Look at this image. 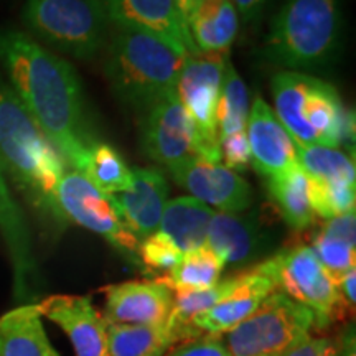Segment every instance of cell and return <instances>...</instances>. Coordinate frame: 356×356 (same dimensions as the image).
<instances>
[{"mask_svg":"<svg viewBox=\"0 0 356 356\" xmlns=\"http://www.w3.org/2000/svg\"><path fill=\"white\" fill-rule=\"evenodd\" d=\"M0 63L43 136L78 172L97 139L73 66L19 30H0Z\"/></svg>","mask_w":356,"mask_h":356,"instance_id":"obj_1","label":"cell"},{"mask_svg":"<svg viewBox=\"0 0 356 356\" xmlns=\"http://www.w3.org/2000/svg\"><path fill=\"white\" fill-rule=\"evenodd\" d=\"M0 165L40 213L60 225L56 188L65 162L0 74Z\"/></svg>","mask_w":356,"mask_h":356,"instance_id":"obj_2","label":"cell"},{"mask_svg":"<svg viewBox=\"0 0 356 356\" xmlns=\"http://www.w3.org/2000/svg\"><path fill=\"white\" fill-rule=\"evenodd\" d=\"M106 48V78L115 96L139 118L177 92L178 76L188 55H180L152 35L121 29Z\"/></svg>","mask_w":356,"mask_h":356,"instance_id":"obj_3","label":"cell"},{"mask_svg":"<svg viewBox=\"0 0 356 356\" xmlns=\"http://www.w3.org/2000/svg\"><path fill=\"white\" fill-rule=\"evenodd\" d=\"M274 114L292 137L293 144L338 149L355 139V115L341 104L335 86L323 79L280 71L270 81Z\"/></svg>","mask_w":356,"mask_h":356,"instance_id":"obj_4","label":"cell"},{"mask_svg":"<svg viewBox=\"0 0 356 356\" xmlns=\"http://www.w3.org/2000/svg\"><path fill=\"white\" fill-rule=\"evenodd\" d=\"M340 24L338 0H287L267 35L266 55L292 71L322 68L337 50Z\"/></svg>","mask_w":356,"mask_h":356,"instance_id":"obj_5","label":"cell"},{"mask_svg":"<svg viewBox=\"0 0 356 356\" xmlns=\"http://www.w3.org/2000/svg\"><path fill=\"white\" fill-rule=\"evenodd\" d=\"M22 17L40 40L79 60L108 43L111 20L102 0H26Z\"/></svg>","mask_w":356,"mask_h":356,"instance_id":"obj_6","label":"cell"},{"mask_svg":"<svg viewBox=\"0 0 356 356\" xmlns=\"http://www.w3.org/2000/svg\"><path fill=\"white\" fill-rule=\"evenodd\" d=\"M315 328L314 314L282 292H273L249 317L226 333L231 356H287Z\"/></svg>","mask_w":356,"mask_h":356,"instance_id":"obj_7","label":"cell"},{"mask_svg":"<svg viewBox=\"0 0 356 356\" xmlns=\"http://www.w3.org/2000/svg\"><path fill=\"white\" fill-rule=\"evenodd\" d=\"M259 267L282 293L314 314L315 328L323 330L346 315L350 307L335 279L325 269L310 246L296 244L262 261Z\"/></svg>","mask_w":356,"mask_h":356,"instance_id":"obj_8","label":"cell"},{"mask_svg":"<svg viewBox=\"0 0 356 356\" xmlns=\"http://www.w3.org/2000/svg\"><path fill=\"white\" fill-rule=\"evenodd\" d=\"M226 53H190L177 83V96L198 134V154L208 162H220L216 111L228 66Z\"/></svg>","mask_w":356,"mask_h":356,"instance_id":"obj_9","label":"cell"},{"mask_svg":"<svg viewBox=\"0 0 356 356\" xmlns=\"http://www.w3.org/2000/svg\"><path fill=\"white\" fill-rule=\"evenodd\" d=\"M55 198L60 225L73 222L92 231L129 261L139 262L140 241L124 226L108 195L101 193L81 173H65Z\"/></svg>","mask_w":356,"mask_h":356,"instance_id":"obj_10","label":"cell"},{"mask_svg":"<svg viewBox=\"0 0 356 356\" xmlns=\"http://www.w3.org/2000/svg\"><path fill=\"white\" fill-rule=\"evenodd\" d=\"M140 147L147 157L168 172L200 157L197 129L177 92L140 118Z\"/></svg>","mask_w":356,"mask_h":356,"instance_id":"obj_11","label":"cell"},{"mask_svg":"<svg viewBox=\"0 0 356 356\" xmlns=\"http://www.w3.org/2000/svg\"><path fill=\"white\" fill-rule=\"evenodd\" d=\"M173 180L193 198L222 213H244L252 204L251 185L220 162L190 159L170 172Z\"/></svg>","mask_w":356,"mask_h":356,"instance_id":"obj_12","label":"cell"},{"mask_svg":"<svg viewBox=\"0 0 356 356\" xmlns=\"http://www.w3.org/2000/svg\"><path fill=\"white\" fill-rule=\"evenodd\" d=\"M111 24L165 42L180 53H197L190 32L173 0H102Z\"/></svg>","mask_w":356,"mask_h":356,"instance_id":"obj_13","label":"cell"},{"mask_svg":"<svg viewBox=\"0 0 356 356\" xmlns=\"http://www.w3.org/2000/svg\"><path fill=\"white\" fill-rule=\"evenodd\" d=\"M246 136L251 163L261 175L273 178L299 167L292 137L261 95L254 97L249 109Z\"/></svg>","mask_w":356,"mask_h":356,"instance_id":"obj_14","label":"cell"},{"mask_svg":"<svg viewBox=\"0 0 356 356\" xmlns=\"http://www.w3.org/2000/svg\"><path fill=\"white\" fill-rule=\"evenodd\" d=\"M42 317L51 320L68 335L76 356H111L108 328L89 297L50 296L40 302Z\"/></svg>","mask_w":356,"mask_h":356,"instance_id":"obj_15","label":"cell"},{"mask_svg":"<svg viewBox=\"0 0 356 356\" xmlns=\"http://www.w3.org/2000/svg\"><path fill=\"white\" fill-rule=\"evenodd\" d=\"M106 323L165 325L173 292L159 280H129L102 289Z\"/></svg>","mask_w":356,"mask_h":356,"instance_id":"obj_16","label":"cell"},{"mask_svg":"<svg viewBox=\"0 0 356 356\" xmlns=\"http://www.w3.org/2000/svg\"><path fill=\"white\" fill-rule=\"evenodd\" d=\"M275 289L274 280L257 264L244 274L234 275L233 287L210 310L195 318L191 327L200 335H226L244 322Z\"/></svg>","mask_w":356,"mask_h":356,"instance_id":"obj_17","label":"cell"},{"mask_svg":"<svg viewBox=\"0 0 356 356\" xmlns=\"http://www.w3.org/2000/svg\"><path fill=\"white\" fill-rule=\"evenodd\" d=\"M170 186L157 168H137L132 172V185L124 193L109 197L124 226L144 241L159 229Z\"/></svg>","mask_w":356,"mask_h":356,"instance_id":"obj_18","label":"cell"},{"mask_svg":"<svg viewBox=\"0 0 356 356\" xmlns=\"http://www.w3.org/2000/svg\"><path fill=\"white\" fill-rule=\"evenodd\" d=\"M0 234L10 257L15 297L26 299L32 296L35 280L38 277L37 261H35L32 236L25 216L10 193L2 165H0Z\"/></svg>","mask_w":356,"mask_h":356,"instance_id":"obj_19","label":"cell"},{"mask_svg":"<svg viewBox=\"0 0 356 356\" xmlns=\"http://www.w3.org/2000/svg\"><path fill=\"white\" fill-rule=\"evenodd\" d=\"M204 246L220 256L225 264H244L264 251L266 234L254 218L215 211Z\"/></svg>","mask_w":356,"mask_h":356,"instance_id":"obj_20","label":"cell"},{"mask_svg":"<svg viewBox=\"0 0 356 356\" xmlns=\"http://www.w3.org/2000/svg\"><path fill=\"white\" fill-rule=\"evenodd\" d=\"M37 304H25L0 317V356H60L48 340Z\"/></svg>","mask_w":356,"mask_h":356,"instance_id":"obj_21","label":"cell"},{"mask_svg":"<svg viewBox=\"0 0 356 356\" xmlns=\"http://www.w3.org/2000/svg\"><path fill=\"white\" fill-rule=\"evenodd\" d=\"M239 30V15L231 0H202L188 24L197 51L229 55Z\"/></svg>","mask_w":356,"mask_h":356,"instance_id":"obj_22","label":"cell"},{"mask_svg":"<svg viewBox=\"0 0 356 356\" xmlns=\"http://www.w3.org/2000/svg\"><path fill=\"white\" fill-rule=\"evenodd\" d=\"M215 210L193 197L168 200L159 225V233L167 236L181 254L203 248Z\"/></svg>","mask_w":356,"mask_h":356,"instance_id":"obj_23","label":"cell"},{"mask_svg":"<svg viewBox=\"0 0 356 356\" xmlns=\"http://www.w3.org/2000/svg\"><path fill=\"white\" fill-rule=\"evenodd\" d=\"M312 251L335 282L356 269V216L353 213L325 220L312 238Z\"/></svg>","mask_w":356,"mask_h":356,"instance_id":"obj_24","label":"cell"},{"mask_svg":"<svg viewBox=\"0 0 356 356\" xmlns=\"http://www.w3.org/2000/svg\"><path fill=\"white\" fill-rule=\"evenodd\" d=\"M111 356H163L178 343L177 333L165 325L106 323Z\"/></svg>","mask_w":356,"mask_h":356,"instance_id":"obj_25","label":"cell"},{"mask_svg":"<svg viewBox=\"0 0 356 356\" xmlns=\"http://www.w3.org/2000/svg\"><path fill=\"white\" fill-rule=\"evenodd\" d=\"M266 186L275 208L293 231H304L315 221L309 198V178L300 167L267 178Z\"/></svg>","mask_w":356,"mask_h":356,"instance_id":"obj_26","label":"cell"},{"mask_svg":"<svg viewBox=\"0 0 356 356\" xmlns=\"http://www.w3.org/2000/svg\"><path fill=\"white\" fill-rule=\"evenodd\" d=\"M225 261L210 248L203 246L186 252L162 277L155 279L172 292H193L210 289L220 282Z\"/></svg>","mask_w":356,"mask_h":356,"instance_id":"obj_27","label":"cell"},{"mask_svg":"<svg viewBox=\"0 0 356 356\" xmlns=\"http://www.w3.org/2000/svg\"><path fill=\"white\" fill-rule=\"evenodd\" d=\"M78 173L108 197L124 193L132 185V172L121 154L113 145L99 140L89 147Z\"/></svg>","mask_w":356,"mask_h":356,"instance_id":"obj_28","label":"cell"},{"mask_svg":"<svg viewBox=\"0 0 356 356\" xmlns=\"http://www.w3.org/2000/svg\"><path fill=\"white\" fill-rule=\"evenodd\" d=\"M299 167L309 180L356 184L353 157L332 147L296 144Z\"/></svg>","mask_w":356,"mask_h":356,"instance_id":"obj_29","label":"cell"},{"mask_svg":"<svg viewBox=\"0 0 356 356\" xmlns=\"http://www.w3.org/2000/svg\"><path fill=\"white\" fill-rule=\"evenodd\" d=\"M249 109H251V106H249L246 84H244L234 66L228 63L216 111L218 139L229 136V134L246 131Z\"/></svg>","mask_w":356,"mask_h":356,"instance_id":"obj_30","label":"cell"},{"mask_svg":"<svg viewBox=\"0 0 356 356\" xmlns=\"http://www.w3.org/2000/svg\"><path fill=\"white\" fill-rule=\"evenodd\" d=\"M309 198L315 216L332 220L355 211L356 184L309 180Z\"/></svg>","mask_w":356,"mask_h":356,"instance_id":"obj_31","label":"cell"},{"mask_svg":"<svg viewBox=\"0 0 356 356\" xmlns=\"http://www.w3.org/2000/svg\"><path fill=\"white\" fill-rule=\"evenodd\" d=\"M181 256L184 254L173 246L170 239L159 231L140 241L139 262L154 273H168L181 259Z\"/></svg>","mask_w":356,"mask_h":356,"instance_id":"obj_32","label":"cell"},{"mask_svg":"<svg viewBox=\"0 0 356 356\" xmlns=\"http://www.w3.org/2000/svg\"><path fill=\"white\" fill-rule=\"evenodd\" d=\"M220 154L225 160V167L229 170H244L251 163V152H249L246 131L225 136L220 139Z\"/></svg>","mask_w":356,"mask_h":356,"instance_id":"obj_33","label":"cell"},{"mask_svg":"<svg viewBox=\"0 0 356 356\" xmlns=\"http://www.w3.org/2000/svg\"><path fill=\"white\" fill-rule=\"evenodd\" d=\"M170 356H231L225 341L215 335H202L184 341Z\"/></svg>","mask_w":356,"mask_h":356,"instance_id":"obj_34","label":"cell"},{"mask_svg":"<svg viewBox=\"0 0 356 356\" xmlns=\"http://www.w3.org/2000/svg\"><path fill=\"white\" fill-rule=\"evenodd\" d=\"M287 356H338V346L330 338L309 337Z\"/></svg>","mask_w":356,"mask_h":356,"instance_id":"obj_35","label":"cell"},{"mask_svg":"<svg viewBox=\"0 0 356 356\" xmlns=\"http://www.w3.org/2000/svg\"><path fill=\"white\" fill-rule=\"evenodd\" d=\"M269 0H231L239 19L243 22H252L261 15Z\"/></svg>","mask_w":356,"mask_h":356,"instance_id":"obj_36","label":"cell"},{"mask_svg":"<svg viewBox=\"0 0 356 356\" xmlns=\"http://www.w3.org/2000/svg\"><path fill=\"white\" fill-rule=\"evenodd\" d=\"M337 286L338 291L341 293V297H343V300L346 302V305H351V309H353L356 302V269H351L346 274L341 275V277L337 280Z\"/></svg>","mask_w":356,"mask_h":356,"instance_id":"obj_37","label":"cell"},{"mask_svg":"<svg viewBox=\"0 0 356 356\" xmlns=\"http://www.w3.org/2000/svg\"><path fill=\"white\" fill-rule=\"evenodd\" d=\"M173 2H175L177 10H178V13H180L181 20L185 22L186 29H188V24H190L191 17H193V13L198 8L200 2H202V0H173Z\"/></svg>","mask_w":356,"mask_h":356,"instance_id":"obj_38","label":"cell"},{"mask_svg":"<svg viewBox=\"0 0 356 356\" xmlns=\"http://www.w3.org/2000/svg\"><path fill=\"white\" fill-rule=\"evenodd\" d=\"M338 356H356L355 328L345 332L343 338H341V346H338Z\"/></svg>","mask_w":356,"mask_h":356,"instance_id":"obj_39","label":"cell"}]
</instances>
